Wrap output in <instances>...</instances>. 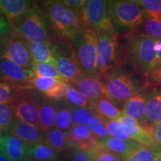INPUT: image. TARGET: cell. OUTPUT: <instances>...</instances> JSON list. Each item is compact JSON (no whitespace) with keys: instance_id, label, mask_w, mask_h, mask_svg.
Segmentation results:
<instances>
[{"instance_id":"obj_1","label":"cell","mask_w":161,"mask_h":161,"mask_svg":"<svg viewBox=\"0 0 161 161\" xmlns=\"http://www.w3.org/2000/svg\"><path fill=\"white\" fill-rule=\"evenodd\" d=\"M43 10L50 29L66 41L74 42L85 29L80 11L69 8L60 1L46 2Z\"/></svg>"},{"instance_id":"obj_2","label":"cell","mask_w":161,"mask_h":161,"mask_svg":"<svg viewBox=\"0 0 161 161\" xmlns=\"http://www.w3.org/2000/svg\"><path fill=\"white\" fill-rule=\"evenodd\" d=\"M122 39L127 60L136 69L146 75L155 67L158 39L135 32Z\"/></svg>"},{"instance_id":"obj_3","label":"cell","mask_w":161,"mask_h":161,"mask_svg":"<svg viewBox=\"0 0 161 161\" xmlns=\"http://www.w3.org/2000/svg\"><path fill=\"white\" fill-rule=\"evenodd\" d=\"M102 76H104L101 81L106 90L107 98L115 105L120 104L124 105L126 101L141 93L146 87V84L142 83L132 74L124 69L115 68Z\"/></svg>"},{"instance_id":"obj_4","label":"cell","mask_w":161,"mask_h":161,"mask_svg":"<svg viewBox=\"0 0 161 161\" xmlns=\"http://www.w3.org/2000/svg\"><path fill=\"white\" fill-rule=\"evenodd\" d=\"M24 39L31 43H51V29L43 8L34 3L31 8L11 28Z\"/></svg>"},{"instance_id":"obj_5","label":"cell","mask_w":161,"mask_h":161,"mask_svg":"<svg viewBox=\"0 0 161 161\" xmlns=\"http://www.w3.org/2000/svg\"><path fill=\"white\" fill-rule=\"evenodd\" d=\"M110 17L116 32L129 35L140 27L146 19L142 8L132 1H108Z\"/></svg>"},{"instance_id":"obj_6","label":"cell","mask_w":161,"mask_h":161,"mask_svg":"<svg viewBox=\"0 0 161 161\" xmlns=\"http://www.w3.org/2000/svg\"><path fill=\"white\" fill-rule=\"evenodd\" d=\"M73 43L78 64L84 75L98 77L96 64L97 32L85 28Z\"/></svg>"},{"instance_id":"obj_7","label":"cell","mask_w":161,"mask_h":161,"mask_svg":"<svg viewBox=\"0 0 161 161\" xmlns=\"http://www.w3.org/2000/svg\"><path fill=\"white\" fill-rule=\"evenodd\" d=\"M0 60H7L31 69L33 61L27 40L14 30H10L0 40Z\"/></svg>"},{"instance_id":"obj_8","label":"cell","mask_w":161,"mask_h":161,"mask_svg":"<svg viewBox=\"0 0 161 161\" xmlns=\"http://www.w3.org/2000/svg\"><path fill=\"white\" fill-rule=\"evenodd\" d=\"M120 56L117 33L115 31L97 33L96 64L98 77L117 67Z\"/></svg>"},{"instance_id":"obj_9","label":"cell","mask_w":161,"mask_h":161,"mask_svg":"<svg viewBox=\"0 0 161 161\" xmlns=\"http://www.w3.org/2000/svg\"><path fill=\"white\" fill-rule=\"evenodd\" d=\"M80 15L85 28L97 33L116 32L110 14L108 1L88 0L80 10Z\"/></svg>"},{"instance_id":"obj_10","label":"cell","mask_w":161,"mask_h":161,"mask_svg":"<svg viewBox=\"0 0 161 161\" xmlns=\"http://www.w3.org/2000/svg\"><path fill=\"white\" fill-rule=\"evenodd\" d=\"M52 48L56 69L66 83L72 84L84 75L78 64L75 50L65 43H54L53 42Z\"/></svg>"},{"instance_id":"obj_11","label":"cell","mask_w":161,"mask_h":161,"mask_svg":"<svg viewBox=\"0 0 161 161\" xmlns=\"http://www.w3.org/2000/svg\"><path fill=\"white\" fill-rule=\"evenodd\" d=\"M35 72L30 69H25L17 64L0 60V79L14 87L25 89L31 87Z\"/></svg>"},{"instance_id":"obj_12","label":"cell","mask_w":161,"mask_h":161,"mask_svg":"<svg viewBox=\"0 0 161 161\" xmlns=\"http://www.w3.org/2000/svg\"><path fill=\"white\" fill-rule=\"evenodd\" d=\"M39 104L37 100L28 95H22L12 102V108L14 118L24 123L40 128Z\"/></svg>"},{"instance_id":"obj_13","label":"cell","mask_w":161,"mask_h":161,"mask_svg":"<svg viewBox=\"0 0 161 161\" xmlns=\"http://www.w3.org/2000/svg\"><path fill=\"white\" fill-rule=\"evenodd\" d=\"M119 120L121 121L128 128L132 141H134L140 146L149 148L151 150L155 152L161 151V148L158 146L153 138L150 129L125 114H122Z\"/></svg>"},{"instance_id":"obj_14","label":"cell","mask_w":161,"mask_h":161,"mask_svg":"<svg viewBox=\"0 0 161 161\" xmlns=\"http://www.w3.org/2000/svg\"><path fill=\"white\" fill-rule=\"evenodd\" d=\"M71 84L91 103L102 98H107L104 84L98 77L84 75Z\"/></svg>"},{"instance_id":"obj_15","label":"cell","mask_w":161,"mask_h":161,"mask_svg":"<svg viewBox=\"0 0 161 161\" xmlns=\"http://www.w3.org/2000/svg\"><path fill=\"white\" fill-rule=\"evenodd\" d=\"M67 133L69 146L84 152H89L99 141L87 125H73Z\"/></svg>"},{"instance_id":"obj_16","label":"cell","mask_w":161,"mask_h":161,"mask_svg":"<svg viewBox=\"0 0 161 161\" xmlns=\"http://www.w3.org/2000/svg\"><path fill=\"white\" fill-rule=\"evenodd\" d=\"M33 4V2L28 0H0V12L5 17L9 26L13 28Z\"/></svg>"},{"instance_id":"obj_17","label":"cell","mask_w":161,"mask_h":161,"mask_svg":"<svg viewBox=\"0 0 161 161\" xmlns=\"http://www.w3.org/2000/svg\"><path fill=\"white\" fill-rule=\"evenodd\" d=\"M6 134L19 138L30 146L43 142L46 136V133L42 130L29 125L16 118Z\"/></svg>"},{"instance_id":"obj_18","label":"cell","mask_w":161,"mask_h":161,"mask_svg":"<svg viewBox=\"0 0 161 161\" xmlns=\"http://www.w3.org/2000/svg\"><path fill=\"white\" fill-rule=\"evenodd\" d=\"M32 86L50 99L59 100L66 96V82L63 80L40 77L35 75Z\"/></svg>"},{"instance_id":"obj_19","label":"cell","mask_w":161,"mask_h":161,"mask_svg":"<svg viewBox=\"0 0 161 161\" xmlns=\"http://www.w3.org/2000/svg\"><path fill=\"white\" fill-rule=\"evenodd\" d=\"M148 96L149 94L141 92L129 98L124 104L122 113L125 116L150 129L147 125L146 119V110Z\"/></svg>"},{"instance_id":"obj_20","label":"cell","mask_w":161,"mask_h":161,"mask_svg":"<svg viewBox=\"0 0 161 161\" xmlns=\"http://www.w3.org/2000/svg\"><path fill=\"white\" fill-rule=\"evenodd\" d=\"M30 148L29 145L20 139L11 135H5L0 152L11 161H23L28 157Z\"/></svg>"},{"instance_id":"obj_21","label":"cell","mask_w":161,"mask_h":161,"mask_svg":"<svg viewBox=\"0 0 161 161\" xmlns=\"http://www.w3.org/2000/svg\"><path fill=\"white\" fill-rule=\"evenodd\" d=\"M99 142L108 150L119 156L122 160L140 146V144L136 143L134 141L121 140L110 136L103 140H99Z\"/></svg>"},{"instance_id":"obj_22","label":"cell","mask_w":161,"mask_h":161,"mask_svg":"<svg viewBox=\"0 0 161 161\" xmlns=\"http://www.w3.org/2000/svg\"><path fill=\"white\" fill-rule=\"evenodd\" d=\"M146 119L150 129L161 120V86L149 93L146 110Z\"/></svg>"},{"instance_id":"obj_23","label":"cell","mask_w":161,"mask_h":161,"mask_svg":"<svg viewBox=\"0 0 161 161\" xmlns=\"http://www.w3.org/2000/svg\"><path fill=\"white\" fill-rule=\"evenodd\" d=\"M90 109L102 119H119L123 113L107 98H102L92 102Z\"/></svg>"},{"instance_id":"obj_24","label":"cell","mask_w":161,"mask_h":161,"mask_svg":"<svg viewBox=\"0 0 161 161\" xmlns=\"http://www.w3.org/2000/svg\"><path fill=\"white\" fill-rule=\"evenodd\" d=\"M27 42L32 61L35 63H49L55 65V59L54 56L52 43H40Z\"/></svg>"},{"instance_id":"obj_25","label":"cell","mask_w":161,"mask_h":161,"mask_svg":"<svg viewBox=\"0 0 161 161\" xmlns=\"http://www.w3.org/2000/svg\"><path fill=\"white\" fill-rule=\"evenodd\" d=\"M57 107L48 102H43L39 104V123L40 130L43 132H48L53 128L55 125Z\"/></svg>"},{"instance_id":"obj_26","label":"cell","mask_w":161,"mask_h":161,"mask_svg":"<svg viewBox=\"0 0 161 161\" xmlns=\"http://www.w3.org/2000/svg\"><path fill=\"white\" fill-rule=\"evenodd\" d=\"M43 142L52 147L57 154H61L70 148L68 142V133L56 128L46 133Z\"/></svg>"},{"instance_id":"obj_27","label":"cell","mask_w":161,"mask_h":161,"mask_svg":"<svg viewBox=\"0 0 161 161\" xmlns=\"http://www.w3.org/2000/svg\"><path fill=\"white\" fill-rule=\"evenodd\" d=\"M28 157L34 161H58L57 153L45 142L30 146Z\"/></svg>"},{"instance_id":"obj_28","label":"cell","mask_w":161,"mask_h":161,"mask_svg":"<svg viewBox=\"0 0 161 161\" xmlns=\"http://www.w3.org/2000/svg\"><path fill=\"white\" fill-rule=\"evenodd\" d=\"M103 120L108 135L121 140H131L128 128L119 119Z\"/></svg>"},{"instance_id":"obj_29","label":"cell","mask_w":161,"mask_h":161,"mask_svg":"<svg viewBox=\"0 0 161 161\" xmlns=\"http://www.w3.org/2000/svg\"><path fill=\"white\" fill-rule=\"evenodd\" d=\"M91 161H121L122 158L119 156L106 148L98 141L89 152Z\"/></svg>"},{"instance_id":"obj_30","label":"cell","mask_w":161,"mask_h":161,"mask_svg":"<svg viewBox=\"0 0 161 161\" xmlns=\"http://www.w3.org/2000/svg\"><path fill=\"white\" fill-rule=\"evenodd\" d=\"M73 125L72 109L69 107H61L57 110L55 119V128L66 131L69 130Z\"/></svg>"},{"instance_id":"obj_31","label":"cell","mask_w":161,"mask_h":161,"mask_svg":"<svg viewBox=\"0 0 161 161\" xmlns=\"http://www.w3.org/2000/svg\"><path fill=\"white\" fill-rule=\"evenodd\" d=\"M65 98L70 104L76 108H86L90 109L91 102L86 99L71 84L66 83Z\"/></svg>"},{"instance_id":"obj_32","label":"cell","mask_w":161,"mask_h":161,"mask_svg":"<svg viewBox=\"0 0 161 161\" xmlns=\"http://www.w3.org/2000/svg\"><path fill=\"white\" fill-rule=\"evenodd\" d=\"M142 8L146 19H161L160 0H136L133 1Z\"/></svg>"},{"instance_id":"obj_33","label":"cell","mask_w":161,"mask_h":161,"mask_svg":"<svg viewBox=\"0 0 161 161\" xmlns=\"http://www.w3.org/2000/svg\"><path fill=\"white\" fill-rule=\"evenodd\" d=\"M31 69L35 72V75L37 76L64 80L60 76L59 72H58L55 66L52 64L35 63V62H33Z\"/></svg>"},{"instance_id":"obj_34","label":"cell","mask_w":161,"mask_h":161,"mask_svg":"<svg viewBox=\"0 0 161 161\" xmlns=\"http://www.w3.org/2000/svg\"><path fill=\"white\" fill-rule=\"evenodd\" d=\"M140 28L142 31L141 34L155 39L161 38V19H146Z\"/></svg>"},{"instance_id":"obj_35","label":"cell","mask_w":161,"mask_h":161,"mask_svg":"<svg viewBox=\"0 0 161 161\" xmlns=\"http://www.w3.org/2000/svg\"><path fill=\"white\" fill-rule=\"evenodd\" d=\"M14 119L12 102L0 104V130L2 131L7 133Z\"/></svg>"},{"instance_id":"obj_36","label":"cell","mask_w":161,"mask_h":161,"mask_svg":"<svg viewBox=\"0 0 161 161\" xmlns=\"http://www.w3.org/2000/svg\"><path fill=\"white\" fill-rule=\"evenodd\" d=\"M161 151L155 152L140 146L123 161H155L156 157Z\"/></svg>"},{"instance_id":"obj_37","label":"cell","mask_w":161,"mask_h":161,"mask_svg":"<svg viewBox=\"0 0 161 161\" xmlns=\"http://www.w3.org/2000/svg\"><path fill=\"white\" fill-rule=\"evenodd\" d=\"M87 126L99 140H103L109 136L103 120L100 116L96 115L95 113L90 119Z\"/></svg>"},{"instance_id":"obj_38","label":"cell","mask_w":161,"mask_h":161,"mask_svg":"<svg viewBox=\"0 0 161 161\" xmlns=\"http://www.w3.org/2000/svg\"><path fill=\"white\" fill-rule=\"evenodd\" d=\"M94 114L91 109L86 108H72L73 125H87L90 119ZM72 125V126H73Z\"/></svg>"},{"instance_id":"obj_39","label":"cell","mask_w":161,"mask_h":161,"mask_svg":"<svg viewBox=\"0 0 161 161\" xmlns=\"http://www.w3.org/2000/svg\"><path fill=\"white\" fill-rule=\"evenodd\" d=\"M146 87L161 86V64L145 75Z\"/></svg>"},{"instance_id":"obj_40","label":"cell","mask_w":161,"mask_h":161,"mask_svg":"<svg viewBox=\"0 0 161 161\" xmlns=\"http://www.w3.org/2000/svg\"><path fill=\"white\" fill-rule=\"evenodd\" d=\"M13 87L5 82H0V104L12 102L14 99Z\"/></svg>"},{"instance_id":"obj_41","label":"cell","mask_w":161,"mask_h":161,"mask_svg":"<svg viewBox=\"0 0 161 161\" xmlns=\"http://www.w3.org/2000/svg\"><path fill=\"white\" fill-rule=\"evenodd\" d=\"M64 5L69 8L76 10V11H80L84 5H85L86 0H64L60 1Z\"/></svg>"},{"instance_id":"obj_42","label":"cell","mask_w":161,"mask_h":161,"mask_svg":"<svg viewBox=\"0 0 161 161\" xmlns=\"http://www.w3.org/2000/svg\"><path fill=\"white\" fill-rule=\"evenodd\" d=\"M151 132L156 144L159 148H161V120L152 127Z\"/></svg>"},{"instance_id":"obj_43","label":"cell","mask_w":161,"mask_h":161,"mask_svg":"<svg viewBox=\"0 0 161 161\" xmlns=\"http://www.w3.org/2000/svg\"><path fill=\"white\" fill-rule=\"evenodd\" d=\"M72 161H91L89 153L75 149L72 154Z\"/></svg>"},{"instance_id":"obj_44","label":"cell","mask_w":161,"mask_h":161,"mask_svg":"<svg viewBox=\"0 0 161 161\" xmlns=\"http://www.w3.org/2000/svg\"><path fill=\"white\" fill-rule=\"evenodd\" d=\"M9 31V25L6 21L5 18L0 12V40Z\"/></svg>"},{"instance_id":"obj_45","label":"cell","mask_w":161,"mask_h":161,"mask_svg":"<svg viewBox=\"0 0 161 161\" xmlns=\"http://www.w3.org/2000/svg\"><path fill=\"white\" fill-rule=\"evenodd\" d=\"M160 64H161V38H160V39H158V47H157L155 67L158 66L159 65H160Z\"/></svg>"},{"instance_id":"obj_46","label":"cell","mask_w":161,"mask_h":161,"mask_svg":"<svg viewBox=\"0 0 161 161\" xmlns=\"http://www.w3.org/2000/svg\"><path fill=\"white\" fill-rule=\"evenodd\" d=\"M0 161H11L8 158L6 157L5 154H3L2 152H0Z\"/></svg>"},{"instance_id":"obj_47","label":"cell","mask_w":161,"mask_h":161,"mask_svg":"<svg viewBox=\"0 0 161 161\" xmlns=\"http://www.w3.org/2000/svg\"><path fill=\"white\" fill-rule=\"evenodd\" d=\"M4 136L5 135L3 134V132L1 130H0V149H1V147H2V145H3V139H4Z\"/></svg>"},{"instance_id":"obj_48","label":"cell","mask_w":161,"mask_h":161,"mask_svg":"<svg viewBox=\"0 0 161 161\" xmlns=\"http://www.w3.org/2000/svg\"><path fill=\"white\" fill-rule=\"evenodd\" d=\"M155 161H161V152H160L158 154V155L156 157Z\"/></svg>"},{"instance_id":"obj_49","label":"cell","mask_w":161,"mask_h":161,"mask_svg":"<svg viewBox=\"0 0 161 161\" xmlns=\"http://www.w3.org/2000/svg\"><path fill=\"white\" fill-rule=\"evenodd\" d=\"M23 161H34V160H32L31 158H26L25 160H23Z\"/></svg>"},{"instance_id":"obj_50","label":"cell","mask_w":161,"mask_h":161,"mask_svg":"<svg viewBox=\"0 0 161 161\" xmlns=\"http://www.w3.org/2000/svg\"><path fill=\"white\" fill-rule=\"evenodd\" d=\"M68 161H70V160H68Z\"/></svg>"}]
</instances>
